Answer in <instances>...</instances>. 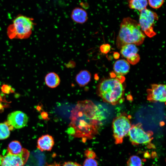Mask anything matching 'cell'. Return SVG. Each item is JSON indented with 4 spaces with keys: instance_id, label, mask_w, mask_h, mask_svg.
<instances>
[{
    "instance_id": "cell-9",
    "label": "cell",
    "mask_w": 166,
    "mask_h": 166,
    "mask_svg": "<svg viewBox=\"0 0 166 166\" xmlns=\"http://www.w3.org/2000/svg\"><path fill=\"white\" fill-rule=\"evenodd\" d=\"M147 99L151 102H165L166 85L161 84L152 85L150 88L147 90Z\"/></svg>"
},
{
    "instance_id": "cell-6",
    "label": "cell",
    "mask_w": 166,
    "mask_h": 166,
    "mask_svg": "<svg viewBox=\"0 0 166 166\" xmlns=\"http://www.w3.org/2000/svg\"><path fill=\"white\" fill-rule=\"evenodd\" d=\"M140 12L139 23L141 29L145 35L152 38L156 34L153 27L158 19V16L156 13L147 8Z\"/></svg>"
},
{
    "instance_id": "cell-11",
    "label": "cell",
    "mask_w": 166,
    "mask_h": 166,
    "mask_svg": "<svg viewBox=\"0 0 166 166\" xmlns=\"http://www.w3.org/2000/svg\"><path fill=\"white\" fill-rule=\"evenodd\" d=\"M54 143L53 137L48 134L42 136L37 141V147L41 151H50Z\"/></svg>"
},
{
    "instance_id": "cell-28",
    "label": "cell",
    "mask_w": 166,
    "mask_h": 166,
    "mask_svg": "<svg viewBox=\"0 0 166 166\" xmlns=\"http://www.w3.org/2000/svg\"><path fill=\"white\" fill-rule=\"evenodd\" d=\"M113 57L115 59H117L119 57L120 54L118 53L115 52L113 54Z\"/></svg>"
},
{
    "instance_id": "cell-12",
    "label": "cell",
    "mask_w": 166,
    "mask_h": 166,
    "mask_svg": "<svg viewBox=\"0 0 166 166\" xmlns=\"http://www.w3.org/2000/svg\"><path fill=\"white\" fill-rule=\"evenodd\" d=\"M71 18L72 20L76 23L83 24L88 19V14L84 9L76 7L71 12Z\"/></svg>"
},
{
    "instance_id": "cell-21",
    "label": "cell",
    "mask_w": 166,
    "mask_h": 166,
    "mask_svg": "<svg viewBox=\"0 0 166 166\" xmlns=\"http://www.w3.org/2000/svg\"><path fill=\"white\" fill-rule=\"evenodd\" d=\"M149 6L155 9L160 8L163 5L164 0H148Z\"/></svg>"
},
{
    "instance_id": "cell-7",
    "label": "cell",
    "mask_w": 166,
    "mask_h": 166,
    "mask_svg": "<svg viewBox=\"0 0 166 166\" xmlns=\"http://www.w3.org/2000/svg\"><path fill=\"white\" fill-rule=\"evenodd\" d=\"M128 134L130 141L133 145L149 144L153 138V132L144 131L140 123L131 125Z\"/></svg>"
},
{
    "instance_id": "cell-2",
    "label": "cell",
    "mask_w": 166,
    "mask_h": 166,
    "mask_svg": "<svg viewBox=\"0 0 166 166\" xmlns=\"http://www.w3.org/2000/svg\"><path fill=\"white\" fill-rule=\"evenodd\" d=\"M125 79L121 75L102 79L97 85V94L103 101L112 105L121 103L124 100Z\"/></svg>"
},
{
    "instance_id": "cell-14",
    "label": "cell",
    "mask_w": 166,
    "mask_h": 166,
    "mask_svg": "<svg viewBox=\"0 0 166 166\" xmlns=\"http://www.w3.org/2000/svg\"><path fill=\"white\" fill-rule=\"evenodd\" d=\"M91 78V74L88 70H83L80 71L75 77V81L77 84L81 87L87 85L90 81Z\"/></svg>"
},
{
    "instance_id": "cell-16",
    "label": "cell",
    "mask_w": 166,
    "mask_h": 166,
    "mask_svg": "<svg viewBox=\"0 0 166 166\" xmlns=\"http://www.w3.org/2000/svg\"><path fill=\"white\" fill-rule=\"evenodd\" d=\"M139 50L135 44H127L121 47L120 53L123 57L127 58L134 54L137 53Z\"/></svg>"
},
{
    "instance_id": "cell-19",
    "label": "cell",
    "mask_w": 166,
    "mask_h": 166,
    "mask_svg": "<svg viewBox=\"0 0 166 166\" xmlns=\"http://www.w3.org/2000/svg\"><path fill=\"white\" fill-rule=\"evenodd\" d=\"M8 124L7 122L0 123V140H4L10 136V130L13 127Z\"/></svg>"
},
{
    "instance_id": "cell-18",
    "label": "cell",
    "mask_w": 166,
    "mask_h": 166,
    "mask_svg": "<svg viewBox=\"0 0 166 166\" xmlns=\"http://www.w3.org/2000/svg\"><path fill=\"white\" fill-rule=\"evenodd\" d=\"M23 148L19 141L14 140L9 143L7 150L11 154L17 155L22 152Z\"/></svg>"
},
{
    "instance_id": "cell-8",
    "label": "cell",
    "mask_w": 166,
    "mask_h": 166,
    "mask_svg": "<svg viewBox=\"0 0 166 166\" xmlns=\"http://www.w3.org/2000/svg\"><path fill=\"white\" fill-rule=\"evenodd\" d=\"M30 155L28 150L23 148L22 152L17 155L9 153L4 150L0 155V166H24L27 161Z\"/></svg>"
},
{
    "instance_id": "cell-23",
    "label": "cell",
    "mask_w": 166,
    "mask_h": 166,
    "mask_svg": "<svg viewBox=\"0 0 166 166\" xmlns=\"http://www.w3.org/2000/svg\"><path fill=\"white\" fill-rule=\"evenodd\" d=\"M97 161L94 159L87 158L84 161L83 166H97Z\"/></svg>"
},
{
    "instance_id": "cell-3",
    "label": "cell",
    "mask_w": 166,
    "mask_h": 166,
    "mask_svg": "<svg viewBox=\"0 0 166 166\" xmlns=\"http://www.w3.org/2000/svg\"><path fill=\"white\" fill-rule=\"evenodd\" d=\"M145 35L137 21L129 17L124 18L120 25V29L116 40L117 48L123 45L133 44L140 45L143 42Z\"/></svg>"
},
{
    "instance_id": "cell-1",
    "label": "cell",
    "mask_w": 166,
    "mask_h": 166,
    "mask_svg": "<svg viewBox=\"0 0 166 166\" xmlns=\"http://www.w3.org/2000/svg\"><path fill=\"white\" fill-rule=\"evenodd\" d=\"M97 106L91 101H80L72 110L70 125L73 134L86 140L93 138L97 133L101 117Z\"/></svg>"
},
{
    "instance_id": "cell-27",
    "label": "cell",
    "mask_w": 166,
    "mask_h": 166,
    "mask_svg": "<svg viewBox=\"0 0 166 166\" xmlns=\"http://www.w3.org/2000/svg\"><path fill=\"white\" fill-rule=\"evenodd\" d=\"M10 87L7 85H4L2 87V90L4 93H8L10 90Z\"/></svg>"
},
{
    "instance_id": "cell-26",
    "label": "cell",
    "mask_w": 166,
    "mask_h": 166,
    "mask_svg": "<svg viewBox=\"0 0 166 166\" xmlns=\"http://www.w3.org/2000/svg\"><path fill=\"white\" fill-rule=\"evenodd\" d=\"M63 166H82L80 164L68 161L65 162Z\"/></svg>"
},
{
    "instance_id": "cell-17",
    "label": "cell",
    "mask_w": 166,
    "mask_h": 166,
    "mask_svg": "<svg viewBox=\"0 0 166 166\" xmlns=\"http://www.w3.org/2000/svg\"><path fill=\"white\" fill-rule=\"evenodd\" d=\"M129 7L132 9L137 10L140 11L146 8L148 0H127Z\"/></svg>"
},
{
    "instance_id": "cell-5",
    "label": "cell",
    "mask_w": 166,
    "mask_h": 166,
    "mask_svg": "<svg viewBox=\"0 0 166 166\" xmlns=\"http://www.w3.org/2000/svg\"><path fill=\"white\" fill-rule=\"evenodd\" d=\"M130 117L124 113L118 115L112 122L113 136L116 144H121L131 127Z\"/></svg>"
},
{
    "instance_id": "cell-13",
    "label": "cell",
    "mask_w": 166,
    "mask_h": 166,
    "mask_svg": "<svg viewBox=\"0 0 166 166\" xmlns=\"http://www.w3.org/2000/svg\"><path fill=\"white\" fill-rule=\"evenodd\" d=\"M130 65L128 62L124 59L117 61L113 65L115 72L118 75L123 76L129 72Z\"/></svg>"
},
{
    "instance_id": "cell-10",
    "label": "cell",
    "mask_w": 166,
    "mask_h": 166,
    "mask_svg": "<svg viewBox=\"0 0 166 166\" xmlns=\"http://www.w3.org/2000/svg\"><path fill=\"white\" fill-rule=\"evenodd\" d=\"M27 115L21 111H16L9 114L7 117V123L16 129L24 127L28 122Z\"/></svg>"
},
{
    "instance_id": "cell-22",
    "label": "cell",
    "mask_w": 166,
    "mask_h": 166,
    "mask_svg": "<svg viewBox=\"0 0 166 166\" xmlns=\"http://www.w3.org/2000/svg\"><path fill=\"white\" fill-rule=\"evenodd\" d=\"M139 55L137 53L133 54L128 57L127 58V61L129 63L132 65H134L138 63L140 60Z\"/></svg>"
},
{
    "instance_id": "cell-4",
    "label": "cell",
    "mask_w": 166,
    "mask_h": 166,
    "mask_svg": "<svg viewBox=\"0 0 166 166\" xmlns=\"http://www.w3.org/2000/svg\"><path fill=\"white\" fill-rule=\"evenodd\" d=\"M35 25L33 18L19 15L8 27L7 35L11 39L28 38L32 34L33 27Z\"/></svg>"
},
{
    "instance_id": "cell-20",
    "label": "cell",
    "mask_w": 166,
    "mask_h": 166,
    "mask_svg": "<svg viewBox=\"0 0 166 166\" xmlns=\"http://www.w3.org/2000/svg\"><path fill=\"white\" fill-rule=\"evenodd\" d=\"M127 166H142V161L138 156L133 155L130 157L127 163Z\"/></svg>"
},
{
    "instance_id": "cell-24",
    "label": "cell",
    "mask_w": 166,
    "mask_h": 166,
    "mask_svg": "<svg viewBox=\"0 0 166 166\" xmlns=\"http://www.w3.org/2000/svg\"><path fill=\"white\" fill-rule=\"evenodd\" d=\"M85 154L87 158L94 159L96 156L95 153L90 149H87L86 150L85 152Z\"/></svg>"
},
{
    "instance_id": "cell-25",
    "label": "cell",
    "mask_w": 166,
    "mask_h": 166,
    "mask_svg": "<svg viewBox=\"0 0 166 166\" xmlns=\"http://www.w3.org/2000/svg\"><path fill=\"white\" fill-rule=\"evenodd\" d=\"M110 46L109 44H103L100 47V50L101 52L103 53H107L109 51Z\"/></svg>"
},
{
    "instance_id": "cell-29",
    "label": "cell",
    "mask_w": 166,
    "mask_h": 166,
    "mask_svg": "<svg viewBox=\"0 0 166 166\" xmlns=\"http://www.w3.org/2000/svg\"><path fill=\"white\" fill-rule=\"evenodd\" d=\"M47 166H60V165H59L58 164H55V165H49Z\"/></svg>"
},
{
    "instance_id": "cell-15",
    "label": "cell",
    "mask_w": 166,
    "mask_h": 166,
    "mask_svg": "<svg viewBox=\"0 0 166 166\" xmlns=\"http://www.w3.org/2000/svg\"><path fill=\"white\" fill-rule=\"evenodd\" d=\"M45 82L49 87L54 88L57 87L60 82L59 76L55 73L51 72L47 73L45 77Z\"/></svg>"
}]
</instances>
